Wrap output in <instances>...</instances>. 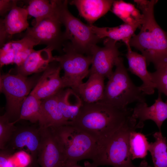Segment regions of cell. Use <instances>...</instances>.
I'll use <instances>...</instances> for the list:
<instances>
[{
	"mask_svg": "<svg viewBox=\"0 0 167 167\" xmlns=\"http://www.w3.org/2000/svg\"><path fill=\"white\" fill-rule=\"evenodd\" d=\"M132 108L120 109L100 101L83 102L77 116L69 125L92 136L98 143L102 152L112 136L132 115Z\"/></svg>",
	"mask_w": 167,
	"mask_h": 167,
	"instance_id": "cell-1",
	"label": "cell"
},
{
	"mask_svg": "<svg viewBox=\"0 0 167 167\" xmlns=\"http://www.w3.org/2000/svg\"><path fill=\"white\" fill-rule=\"evenodd\" d=\"M157 0H134L143 16L139 32L131 38L130 45L139 51L147 65L152 63L155 68L167 62V32L160 26L154 15Z\"/></svg>",
	"mask_w": 167,
	"mask_h": 167,
	"instance_id": "cell-2",
	"label": "cell"
},
{
	"mask_svg": "<svg viewBox=\"0 0 167 167\" xmlns=\"http://www.w3.org/2000/svg\"><path fill=\"white\" fill-rule=\"evenodd\" d=\"M54 129L62 144L64 162L77 163L85 159L96 163L100 158L102 149L97 141L82 130L71 125H65Z\"/></svg>",
	"mask_w": 167,
	"mask_h": 167,
	"instance_id": "cell-3",
	"label": "cell"
},
{
	"mask_svg": "<svg viewBox=\"0 0 167 167\" xmlns=\"http://www.w3.org/2000/svg\"><path fill=\"white\" fill-rule=\"evenodd\" d=\"M115 66V71L108 79L100 101L120 109L127 108L132 103L146 102V95L140 86H136L132 82L122 58H118Z\"/></svg>",
	"mask_w": 167,
	"mask_h": 167,
	"instance_id": "cell-4",
	"label": "cell"
},
{
	"mask_svg": "<svg viewBox=\"0 0 167 167\" xmlns=\"http://www.w3.org/2000/svg\"><path fill=\"white\" fill-rule=\"evenodd\" d=\"M131 115L112 136L97 161L87 163L86 167L110 165L113 167H138L133 164L129 152V139L131 132L141 128Z\"/></svg>",
	"mask_w": 167,
	"mask_h": 167,
	"instance_id": "cell-5",
	"label": "cell"
},
{
	"mask_svg": "<svg viewBox=\"0 0 167 167\" xmlns=\"http://www.w3.org/2000/svg\"><path fill=\"white\" fill-rule=\"evenodd\" d=\"M57 1L59 19L65 28L64 35L66 41H69L78 52L92 56L94 48L101 39L93 33L89 24H84L71 13L67 6L68 1Z\"/></svg>",
	"mask_w": 167,
	"mask_h": 167,
	"instance_id": "cell-6",
	"label": "cell"
},
{
	"mask_svg": "<svg viewBox=\"0 0 167 167\" xmlns=\"http://www.w3.org/2000/svg\"><path fill=\"white\" fill-rule=\"evenodd\" d=\"M37 82L18 74L3 73L0 76V91L6 100L4 115L14 124L18 122L23 103Z\"/></svg>",
	"mask_w": 167,
	"mask_h": 167,
	"instance_id": "cell-7",
	"label": "cell"
},
{
	"mask_svg": "<svg viewBox=\"0 0 167 167\" xmlns=\"http://www.w3.org/2000/svg\"><path fill=\"white\" fill-rule=\"evenodd\" d=\"M54 57L55 62L64 71L62 77L66 87H70L76 92L83 83V79L89 75V68L92 64V56L78 52L67 41L64 45L62 53Z\"/></svg>",
	"mask_w": 167,
	"mask_h": 167,
	"instance_id": "cell-8",
	"label": "cell"
},
{
	"mask_svg": "<svg viewBox=\"0 0 167 167\" xmlns=\"http://www.w3.org/2000/svg\"><path fill=\"white\" fill-rule=\"evenodd\" d=\"M62 24L60 22L57 11L56 14L43 19L26 30L23 36L28 37L38 45L43 44L62 53L66 41L64 32L61 31Z\"/></svg>",
	"mask_w": 167,
	"mask_h": 167,
	"instance_id": "cell-9",
	"label": "cell"
},
{
	"mask_svg": "<svg viewBox=\"0 0 167 167\" xmlns=\"http://www.w3.org/2000/svg\"><path fill=\"white\" fill-rule=\"evenodd\" d=\"M103 45L102 47L96 45L92 51L89 74H96L109 79L113 72V68L120 53L117 41L107 38L104 40Z\"/></svg>",
	"mask_w": 167,
	"mask_h": 167,
	"instance_id": "cell-10",
	"label": "cell"
},
{
	"mask_svg": "<svg viewBox=\"0 0 167 167\" xmlns=\"http://www.w3.org/2000/svg\"><path fill=\"white\" fill-rule=\"evenodd\" d=\"M41 139L39 125L38 127L34 126H17L6 148L15 152L26 147L31 157V163L28 167H36Z\"/></svg>",
	"mask_w": 167,
	"mask_h": 167,
	"instance_id": "cell-11",
	"label": "cell"
},
{
	"mask_svg": "<svg viewBox=\"0 0 167 167\" xmlns=\"http://www.w3.org/2000/svg\"><path fill=\"white\" fill-rule=\"evenodd\" d=\"M40 128L41 139L38 164L41 167H54L64 161L62 144L53 127Z\"/></svg>",
	"mask_w": 167,
	"mask_h": 167,
	"instance_id": "cell-12",
	"label": "cell"
},
{
	"mask_svg": "<svg viewBox=\"0 0 167 167\" xmlns=\"http://www.w3.org/2000/svg\"><path fill=\"white\" fill-rule=\"evenodd\" d=\"M61 70L58 62L51 63L43 72L30 93L42 100L55 95L66 88L63 79L60 76Z\"/></svg>",
	"mask_w": 167,
	"mask_h": 167,
	"instance_id": "cell-13",
	"label": "cell"
},
{
	"mask_svg": "<svg viewBox=\"0 0 167 167\" xmlns=\"http://www.w3.org/2000/svg\"><path fill=\"white\" fill-rule=\"evenodd\" d=\"M28 14L25 8L15 6L0 20V45L1 47L11 41L13 36L26 30L29 27Z\"/></svg>",
	"mask_w": 167,
	"mask_h": 167,
	"instance_id": "cell-14",
	"label": "cell"
},
{
	"mask_svg": "<svg viewBox=\"0 0 167 167\" xmlns=\"http://www.w3.org/2000/svg\"><path fill=\"white\" fill-rule=\"evenodd\" d=\"M132 116L138 120V123L143 126V122L147 120L153 121L161 131L162 125L167 119V100L164 102L161 93L158 92L157 99L150 106H148L146 102L137 103L133 109Z\"/></svg>",
	"mask_w": 167,
	"mask_h": 167,
	"instance_id": "cell-15",
	"label": "cell"
},
{
	"mask_svg": "<svg viewBox=\"0 0 167 167\" xmlns=\"http://www.w3.org/2000/svg\"><path fill=\"white\" fill-rule=\"evenodd\" d=\"M51 48L46 46L39 50H35L30 54L24 62L15 68L16 74L27 77L33 74L44 72L50 64L55 62Z\"/></svg>",
	"mask_w": 167,
	"mask_h": 167,
	"instance_id": "cell-16",
	"label": "cell"
},
{
	"mask_svg": "<svg viewBox=\"0 0 167 167\" xmlns=\"http://www.w3.org/2000/svg\"><path fill=\"white\" fill-rule=\"evenodd\" d=\"M127 48L126 57L128 62V70L142 81L143 83L140 87L144 94L146 95L153 94L156 87L150 72L147 70L145 58L142 54L133 51L131 47Z\"/></svg>",
	"mask_w": 167,
	"mask_h": 167,
	"instance_id": "cell-17",
	"label": "cell"
},
{
	"mask_svg": "<svg viewBox=\"0 0 167 167\" xmlns=\"http://www.w3.org/2000/svg\"><path fill=\"white\" fill-rule=\"evenodd\" d=\"M114 0H73L69 2L78 10L80 15L89 25L93 24L110 11Z\"/></svg>",
	"mask_w": 167,
	"mask_h": 167,
	"instance_id": "cell-18",
	"label": "cell"
},
{
	"mask_svg": "<svg viewBox=\"0 0 167 167\" xmlns=\"http://www.w3.org/2000/svg\"><path fill=\"white\" fill-rule=\"evenodd\" d=\"M40 127H56L69 125L58 106L56 95L42 100Z\"/></svg>",
	"mask_w": 167,
	"mask_h": 167,
	"instance_id": "cell-19",
	"label": "cell"
},
{
	"mask_svg": "<svg viewBox=\"0 0 167 167\" xmlns=\"http://www.w3.org/2000/svg\"><path fill=\"white\" fill-rule=\"evenodd\" d=\"M89 25L93 33L100 39L106 37L116 41H121L127 48L131 47L130 41L137 28H140L138 25L126 23L114 27H99L93 24Z\"/></svg>",
	"mask_w": 167,
	"mask_h": 167,
	"instance_id": "cell-20",
	"label": "cell"
},
{
	"mask_svg": "<svg viewBox=\"0 0 167 167\" xmlns=\"http://www.w3.org/2000/svg\"><path fill=\"white\" fill-rule=\"evenodd\" d=\"M89 75L88 80L79 86L76 92L84 102L93 103L100 101L104 95L105 78L95 73L89 74Z\"/></svg>",
	"mask_w": 167,
	"mask_h": 167,
	"instance_id": "cell-21",
	"label": "cell"
},
{
	"mask_svg": "<svg viewBox=\"0 0 167 167\" xmlns=\"http://www.w3.org/2000/svg\"><path fill=\"white\" fill-rule=\"evenodd\" d=\"M71 88L59 91L55 95L58 106L63 116L68 121L71 122L77 116L83 101Z\"/></svg>",
	"mask_w": 167,
	"mask_h": 167,
	"instance_id": "cell-22",
	"label": "cell"
},
{
	"mask_svg": "<svg viewBox=\"0 0 167 167\" xmlns=\"http://www.w3.org/2000/svg\"><path fill=\"white\" fill-rule=\"evenodd\" d=\"M37 45L32 39L23 36L21 39L10 41L3 45L0 49V65H4L13 64L15 56L19 53L29 49H33Z\"/></svg>",
	"mask_w": 167,
	"mask_h": 167,
	"instance_id": "cell-23",
	"label": "cell"
},
{
	"mask_svg": "<svg viewBox=\"0 0 167 167\" xmlns=\"http://www.w3.org/2000/svg\"><path fill=\"white\" fill-rule=\"evenodd\" d=\"M112 6V12L124 23L138 25L141 28L143 16L134 5L122 0H118L114 1Z\"/></svg>",
	"mask_w": 167,
	"mask_h": 167,
	"instance_id": "cell-24",
	"label": "cell"
},
{
	"mask_svg": "<svg viewBox=\"0 0 167 167\" xmlns=\"http://www.w3.org/2000/svg\"><path fill=\"white\" fill-rule=\"evenodd\" d=\"M28 4L25 8L28 14L35 18L33 25L56 13V0H29Z\"/></svg>",
	"mask_w": 167,
	"mask_h": 167,
	"instance_id": "cell-25",
	"label": "cell"
},
{
	"mask_svg": "<svg viewBox=\"0 0 167 167\" xmlns=\"http://www.w3.org/2000/svg\"><path fill=\"white\" fill-rule=\"evenodd\" d=\"M154 142L149 143L148 151L152 156L154 167H167V140L161 131L153 135Z\"/></svg>",
	"mask_w": 167,
	"mask_h": 167,
	"instance_id": "cell-26",
	"label": "cell"
},
{
	"mask_svg": "<svg viewBox=\"0 0 167 167\" xmlns=\"http://www.w3.org/2000/svg\"><path fill=\"white\" fill-rule=\"evenodd\" d=\"M41 101L30 93L22 104L18 122L23 120L32 123H38L41 117Z\"/></svg>",
	"mask_w": 167,
	"mask_h": 167,
	"instance_id": "cell-27",
	"label": "cell"
},
{
	"mask_svg": "<svg viewBox=\"0 0 167 167\" xmlns=\"http://www.w3.org/2000/svg\"><path fill=\"white\" fill-rule=\"evenodd\" d=\"M149 143L143 134L135 131L131 132L129 136V145L131 160L145 158L147 154Z\"/></svg>",
	"mask_w": 167,
	"mask_h": 167,
	"instance_id": "cell-28",
	"label": "cell"
},
{
	"mask_svg": "<svg viewBox=\"0 0 167 167\" xmlns=\"http://www.w3.org/2000/svg\"><path fill=\"white\" fill-rule=\"evenodd\" d=\"M17 126L4 114L0 117V149H4L11 140Z\"/></svg>",
	"mask_w": 167,
	"mask_h": 167,
	"instance_id": "cell-29",
	"label": "cell"
},
{
	"mask_svg": "<svg viewBox=\"0 0 167 167\" xmlns=\"http://www.w3.org/2000/svg\"><path fill=\"white\" fill-rule=\"evenodd\" d=\"M155 69L156 71L150 74L156 88L167 96V62Z\"/></svg>",
	"mask_w": 167,
	"mask_h": 167,
	"instance_id": "cell-30",
	"label": "cell"
},
{
	"mask_svg": "<svg viewBox=\"0 0 167 167\" xmlns=\"http://www.w3.org/2000/svg\"><path fill=\"white\" fill-rule=\"evenodd\" d=\"M13 158L19 167H28L31 162V157L29 154L23 151L17 153L15 158Z\"/></svg>",
	"mask_w": 167,
	"mask_h": 167,
	"instance_id": "cell-31",
	"label": "cell"
},
{
	"mask_svg": "<svg viewBox=\"0 0 167 167\" xmlns=\"http://www.w3.org/2000/svg\"><path fill=\"white\" fill-rule=\"evenodd\" d=\"M18 1L0 0V15L5 17L15 6L18 5Z\"/></svg>",
	"mask_w": 167,
	"mask_h": 167,
	"instance_id": "cell-32",
	"label": "cell"
},
{
	"mask_svg": "<svg viewBox=\"0 0 167 167\" xmlns=\"http://www.w3.org/2000/svg\"><path fill=\"white\" fill-rule=\"evenodd\" d=\"M14 151L9 148H6L0 150V167H6L9 160Z\"/></svg>",
	"mask_w": 167,
	"mask_h": 167,
	"instance_id": "cell-33",
	"label": "cell"
},
{
	"mask_svg": "<svg viewBox=\"0 0 167 167\" xmlns=\"http://www.w3.org/2000/svg\"><path fill=\"white\" fill-rule=\"evenodd\" d=\"M63 167H82L78 165L77 163H68L64 162Z\"/></svg>",
	"mask_w": 167,
	"mask_h": 167,
	"instance_id": "cell-34",
	"label": "cell"
},
{
	"mask_svg": "<svg viewBox=\"0 0 167 167\" xmlns=\"http://www.w3.org/2000/svg\"><path fill=\"white\" fill-rule=\"evenodd\" d=\"M64 164V161H62L59 162L58 164H57L54 167H63Z\"/></svg>",
	"mask_w": 167,
	"mask_h": 167,
	"instance_id": "cell-35",
	"label": "cell"
}]
</instances>
